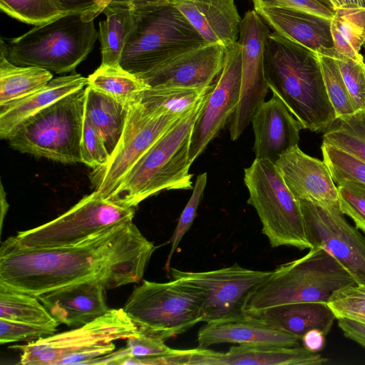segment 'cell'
<instances>
[{"label":"cell","mask_w":365,"mask_h":365,"mask_svg":"<svg viewBox=\"0 0 365 365\" xmlns=\"http://www.w3.org/2000/svg\"><path fill=\"white\" fill-rule=\"evenodd\" d=\"M155 249L133 221L65 247L29 248L7 239L0 248V285L34 296L93 279L113 289L140 282Z\"/></svg>","instance_id":"obj_1"},{"label":"cell","mask_w":365,"mask_h":365,"mask_svg":"<svg viewBox=\"0 0 365 365\" xmlns=\"http://www.w3.org/2000/svg\"><path fill=\"white\" fill-rule=\"evenodd\" d=\"M269 88L286 104L304 129L324 132L336 119L317 53L275 32L264 43Z\"/></svg>","instance_id":"obj_2"},{"label":"cell","mask_w":365,"mask_h":365,"mask_svg":"<svg viewBox=\"0 0 365 365\" xmlns=\"http://www.w3.org/2000/svg\"><path fill=\"white\" fill-rule=\"evenodd\" d=\"M207 44L173 0L132 4V24L120 65L140 76Z\"/></svg>","instance_id":"obj_3"},{"label":"cell","mask_w":365,"mask_h":365,"mask_svg":"<svg viewBox=\"0 0 365 365\" xmlns=\"http://www.w3.org/2000/svg\"><path fill=\"white\" fill-rule=\"evenodd\" d=\"M208 93L135 163L111 200L135 208L143 200L163 190L193 189L192 175L189 173L190 138Z\"/></svg>","instance_id":"obj_4"},{"label":"cell","mask_w":365,"mask_h":365,"mask_svg":"<svg viewBox=\"0 0 365 365\" xmlns=\"http://www.w3.org/2000/svg\"><path fill=\"white\" fill-rule=\"evenodd\" d=\"M356 284L327 251L312 247L301 258L280 264L248 295L245 312L295 302H327L337 289Z\"/></svg>","instance_id":"obj_5"},{"label":"cell","mask_w":365,"mask_h":365,"mask_svg":"<svg viewBox=\"0 0 365 365\" xmlns=\"http://www.w3.org/2000/svg\"><path fill=\"white\" fill-rule=\"evenodd\" d=\"M97 38L93 20H86L81 14H67L35 26L6 43L1 38L0 51L16 66L64 73L74 71L88 56Z\"/></svg>","instance_id":"obj_6"},{"label":"cell","mask_w":365,"mask_h":365,"mask_svg":"<svg viewBox=\"0 0 365 365\" xmlns=\"http://www.w3.org/2000/svg\"><path fill=\"white\" fill-rule=\"evenodd\" d=\"M139 333L123 308L110 309L104 315L74 329L11 348L20 351L22 365L88 364L113 351L114 341Z\"/></svg>","instance_id":"obj_7"},{"label":"cell","mask_w":365,"mask_h":365,"mask_svg":"<svg viewBox=\"0 0 365 365\" xmlns=\"http://www.w3.org/2000/svg\"><path fill=\"white\" fill-rule=\"evenodd\" d=\"M86 88L74 91L19 125L8 138L23 153L61 163H82Z\"/></svg>","instance_id":"obj_8"},{"label":"cell","mask_w":365,"mask_h":365,"mask_svg":"<svg viewBox=\"0 0 365 365\" xmlns=\"http://www.w3.org/2000/svg\"><path fill=\"white\" fill-rule=\"evenodd\" d=\"M203 301L202 293L184 281L143 280L123 308L140 332L166 340L202 322Z\"/></svg>","instance_id":"obj_9"},{"label":"cell","mask_w":365,"mask_h":365,"mask_svg":"<svg viewBox=\"0 0 365 365\" xmlns=\"http://www.w3.org/2000/svg\"><path fill=\"white\" fill-rule=\"evenodd\" d=\"M244 182L249 192L247 203L255 209L271 247L310 249L299 202L275 163L255 158L245 169Z\"/></svg>","instance_id":"obj_10"},{"label":"cell","mask_w":365,"mask_h":365,"mask_svg":"<svg viewBox=\"0 0 365 365\" xmlns=\"http://www.w3.org/2000/svg\"><path fill=\"white\" fill-rule=\"evenodd\" d=\"M135 210L94 190L56 219L8 239L29 248L70 246L119 223L133 221Z\"/></svg>","instance_id":"obj_11"},{"label":"cell","mask_w":365,"mask_h":365,"mask_svg":"<svg viewBox=\"0 0 365 365\" xmlns=\"http://www.w3.org/2000/svg\"><path fill=\"white\" fill-rule=\"evenodd\" d=\"M182 117L149 109L140 101L130 104L108 163L90 175L94 190L110 200L135 163Z\"/></svg>","instance_id":"obj_12"},{"label":"cell","mask_w":365,"mask_h":365,"mask_svg":"<svg viewBox=\"0 0 365 365\" xmlns=\"http://www.w3.org/2000/svg\"><path fill=\"white\" fill-rule=\"evenodd\" d=\"M307 237L312 247L331 254L354 277L365 285V236L348 222L339 202L322 204L298 200Z\"/></svg>","instance_id":"obj_13"},{"label":"cell","mask_w":365,"mask_h":365,"mask_svg":"<svg viewBox=\"0 0 365 365\" xmlns=\"http://www.w3.org/2000/svg\"><path fill=\"white\" fill-rule=\"evenodd\" d=\"M270 273L245 268L237 263L203 272L170 269L172 279L184 281L202 293V322L205 323L244 314L248 295Z\"/></svg>","instance_id":"obj_14"},{"label":"cell","mask_w":365,"mask_h":365,"mask_svg":"<svg viewBox=\"0 0 365 365\" xmlns=\"http://www.w3.org/2000/svg\"><path fill=\"white\" fill-rule=\"evenodd\" d=\"M269 26L253 9L242 19L237 41L242 47L240 96L230 120V134L237 140L268 92L264 67L265 40Z\"/></svg>","instance_id":"obj_15"},{"label":"cell","mask_w":365,"mask_h":365,"mask_svg":"<svg viewBox=\"0 0 365 365\" xmlns=\"http://www.w3.org/2000/svg\"><path fill=\"white\" fill-rule=\"evenodd\" d=\"M241 75L242 47L237 41L225 47L222 70L192 127L189 150L190 163L230 121L240 100Z\"/></svg>","instance_id":"obj_16"},{"label":"cell","mask_w":365,"mask_h":365,"mask_svg":"<svg viewBox=\"0 0 365 365\" xmlns=\"http://www.w3.org/2000/svg\"><path fill=\"white\" fill-rule=\"evenodd\" d=\"M329 361L302 347L233 346L225 352L208 348L174 349L161 357L165 365H322Z\"/></svg>","instance_id":"obj_17"},{"label":"cell","mask_w":365,"mask_h":365,"mask_svg":"<svg viewBox=\"0 0 365 365\" xmlns=\"http://www.w3.org/2000/svg\"><path fill=\"white\" fill-rule=\"evenodd\" d=\"M225 52L224 46L209 43L181 54L138 77L149 87L207 88L219 76Z\"/></svg>","instance_id":"obj_18"},{"label":"cell","mask_w":365,"mask_h":365,"mask_svg":"<svg viewBox=\"0 0 365 365\" xmlns=\"http://www.w3.org/2000/svg\"><path fill=\"white\" fill-rule=\"evenodd\" d=\"M256 158L275 163L291 148L297 145L299 133L304 129L281 98L273 93L262 102L252 115Z\"/></svg>","instance_id":"obj_19"},{"label":"cell","mask_w":365,"mask_h":365,"mask_svg":"<svg viewBox=\"0 0 365 365\" xmlns=\"http://www.w3.org/2000/svg\"><path fill=\"white\" fill-rule=\"evenodd\" d=\"M106 289L104 281L93 279L36 297L59 324L78 327L104 315L110 309L106 302Z\"/></svg>","instance_id":"obj_20"},{"label":"cell","mask_w":365,"mask_h":365,"mask_svg":"<svg viewBox=\"0 0 365 365\" xmlns=\"http://www.w3.org/2000/svg\"><path fill=\"white\" fill-rule=\"evenodd\" d=\"M286 185L297 200L322 204L339 202L337 185L323 160L311 157L295 145L275 163Z\"/></svg>","instance_id":"obj_21"},{"label":"cell","mask_w":365,"mask_h":365,"mask_svg":"<svg viewBox=\"0 0 365 365\" xmlns=\"http://www.w3.org/2000/svg\"><path fill=\"white\" fill-rule=\"evenodd\" d=\"M253 9L274 32L318 54L336 58L331 19L289 7L259 6Z\"/></svg>","instance_id":"obj_22"},{"label":"cell","mask_w":365,"mask_h":365,"mask_svg":"<svg viewBox=\"0 0 365 365\" xmlns=\"http://www.w3.org/2000/svg\"><path fill=\"white\" fill-rule=\"evenodd\" d=\"M301 339L275 329L255 317L245 313L225 320L207 322L197 332L199 348L219 344L279 347L299 346Z\"/></svg>","instance_id":"obj_23"},{"label":"cell","mask_w":365,"mask_h":365,"mask_svg":"<svg viewBox=\"0 0 365 365\" xmlns=\"http://www.w3.org/2000/svg\"><path fill=\"white\" fill-rule=\"evenodd\" d=\"M176 8L208 43L237 41L242 18L235 0H173Z\"/></svg>","instance_id":"obj_24"},{"label":"cell","mask_w":365,"mask_h":365,"mask_svg":"<svg viewBox=\"0 0 365 365\" xmlns=\"http://www.w3.org/2000/svg\"><path fill=\"white\" fill-rule=\"evenodd\" d=\"M88 78L79 73L51 79L37 91L19 100L0 106V137L8 140L25 120L64 96L84 88Z\"/></svg>","instance_id":"obj_25"},{"label":"cell","mask_w":365,"mask_h":365,"mask_svg":"<svg viewBox=\"0 0 365 365\" xmlns=\"http://www.w3.org/2000/svg\"><path fill=\"white\" fill-rule=\"evenodd\" d=\"M250 314L269 327L302 339L317 329L327 335L336 317L327 302H295L267 308Z\"/></svg>","instance_id":"obj_26"},{"label":"cell","mask_w":365,"mask_h":365,"mask_svg":"<svg viewBox=\"0 0 365 365\" xmlns=\"http://www.w3.org/2000/svg\"><path fill=\"white\" fill-rule=\"evenodd\" d=\"M129 106L89 86L86 87L85 117L101 134L110 154L122 135Z\"/></svg>","instance_id":"obj_27"},{"label":"cell","mask_w":365,"mask_h":365,"mask_svg":"<svg viewBox=\"0 0 365 365\" xmlns=\"http://www.w3.org/2000/svg\"><path fill=\"white\" fill-rule=\"evenodd\" d=\"M102 13L106 19L99 23L101 65L120 66L132 24V4L111 1Z\"/></svg>","instance_id":"obj_28"},{"label":"cell","mask_w":365,"mask_h":365,"mask_svg":"<svg viewBox=\"0 0 365 365\" xmlns=\"http://www.w3.org/2000/svg\"><path fill=\"white\" fill-rule=\"evenodd\" d=\"M51 79V72L36 66H16L0 51V106L37 91Z\"/></svg>","instance_id":"obj_29"},{"label":"cell","mask_w":365,"mask_h":365,"mask_svg":"<svg viewBox=\"0 0 365 365\" xmlns=\"http://www.w3.org/2000/svg\"><path fill=\"white\" fill-rule=\"evenodd\" d=\"M87 78V86L126 105L140 101L144 91L150 88L141 78L120 65H101Z\"/></svg>","instance_id":"obj_30"},{"label":"cell","mask_w":365,"mask_h":365,"mask_svg":"<svg viewBox=\"0 0 365 365\" xmlns=\"http://www.w3.org/2000/svg\"><path fill=\"white\" fill-rule=\"evenodd\" d=\"M334 48L338 56L364 61L360 53L365 40V11L340 8L331 19Z\"/></svg>","instance_id":"obj_31"},{"label":"cell","mask_w":365,"mask_h":365,"mask_svg":"<svg viewBox=\"0 0 365 365\" xmlns=\"http://www.w3.org/2000/svg\"><path fill=\"white\" fill-rule=\"evenodd\" d=\"M0 319L58 329L60 324L36 296L0 285Z\"/></svg>","instance_id":"obj_32"},{"label":"cell","mask_w":365,"mask_h":365,"mask_svg":"<svg viewBox=\"0 0 365 365\" xmlns=\"http://www.w3.org/2000/svg\"><path fill=\"white\" fill-rule=\"evenodd\" d=\"M212 86L202 88L150 87L142 94L140 102L146 108L162 113L183 116L200 103Z\"/></svg>","instance_id":"obj_33"},{"label":"cell","mask_w":365,"mask_h":365,"mask_svg":"<svg viewBox=\"0 0 365 365\" xmlns=\"http://www.w3.org/2000/svg\"><path fill=\"white\" fill-rule=\"evenodd\" d=\"M322 143L342 150L365 163V110L336 118L324 132Z\"/></svg>","instance_id":"obj_34"},{"label":"cell","mask_w":365,"mask_h":365,"mask_svg":"<svg viewBox=\"0 0 365 365\" xmlns=\"http://www.w3.org/2000/svg\"><path fill=\"white\" fill-rule=\"evenodd\" d=\"M326 91L336 118L357 112L345 85L335 58L318 54Z\"/></svg>","instance_id":"obj_35"},{"label":"cell","mask_w":365,"mask_h":365,"mask_svg":"<svg viewBox=\"0 0 365 365\" xmlns=\"http://www.w3.org/2000/svg\"><path fill=\"white\" fill-rule=\"evenodd\" d=\"M0 9L14 19L35 26L65 15L52 0H0Z\"/></svg>","instance_id":"obj_36"},{"label":"cell","mask_w":365,"mask_h":365,"mask_svg":"<svg viewBox=\"0 0 365 365\" xmlns=\"http://www.w3.org/2000/svg\"><path fill=\"white\" fill-rule=\"evenodd\" d=\"M323 161L327 165L336 185L351 180L365 185V163L342 150L322 144Z\"/></svg>","instance_id":"obj_37"},{"label":"cell","mask_w":365,"mask_h":365,"mask_svg":"<svg viewBox=\"0 0 365 365\" xmlns=\"http://www.w3.org/2000/svg\"><path fill=\"white\" fill-rule=\"evenodd\" d=\"M327 304L336 319L346 318L365 324V285L355 284L336 290Z\"/></svg>","instance_id":"obj_38"},{"label":"cell","mask_w":365,"mask_h":365,"mask_svg":"<svg viewBox=\"0 0 365 365\" xmlns=\"http://www.w3.org/2000/svg\"><path fill=\"white\" fill-rule=\"evenodd\" d=\"M336 185L341 212L365 234V185L355 180H343Z\"/></svg>","instance_id":"obj_39"},{"label":"cell","mask_w":365,"mask_h":365,"mask_svg":"<svg viewBox=\"0 0 365 365\" xmlns=\"http://www.w3.org/2000/svg\"><path fill=\"white\" fill-rule=\"evenodd\" d=\"M335 58L356 110H365V61L342 56Z\"/></svg>","instance_id":"obj_40"},{"label":"cell","mask_w":365,"mask_h":365,"mask_svg":"<svg viewBox=\"0 0 365 365\" xmlns=\"http://www.w3.org/2000/svg\"><path fill=\"white\" fill-rule=\"evenodd\" d=\"M207 175L206 173L199 175L197 177L195 185L192 189V195L188 200L185 207L182 212L176 228L170 240L171 249L168 256L166 269H170V262L180 244L182 237L190 229L196 217L197 210L200 200L202 198L204 190L207 184Z\"/></svg>","instance_id":"obj_41"},{"label":"cell","mask_w":365,"mask_h":365,"mask_svg":"<svg viewBox=\"0 0 365 365\" xmlns=\"http://www.w3.org/2000/svg\"><path fill=\"white\" fill-rule=\"evenodd\" d=\"M110 156L102 136L85 117L81 139L82 163L96 169L105 166Z\"/></svg>","instance_id":"obj_42"},{"label":"cell","mask_w":365,"mask_h":365,"mask_svg":"<svg viewBox=\"0 0 365 365\" xmlns=\"http://www.w3.org/2000/svg\"><path fill=\"white\" fill-rule=\"evenodd\" d=\"M56 331V328L0 319V344L35 341Z\"/></svg>","instance_id":"obj_43"},{"label":"cell","mask_w":365,"mask_h":365,"mask_svg":"<svg viewBox=\"0 0 365 365\" xmlns=\"http://www.w3.org/2000/svg\"><path fill=\"white\" fill-rule=\"evenodd\" d=\"M253 8L259 6L289 7L331 19L335 11L319 0H250Z\"/></svg>","instance_id":"obj_44"},{"label":"cell","mask_w":365,"mask_h":365,"mask_svg":"<svg viewBox=\"0 0 365 365\" xmlns=\"http://www.w3.org/2000/svg\"><path fill=\"white\" fill-rule=\"evenodd\" d=\"M64 14H81L88 21H93L103 12L110 0H52Z\"/></svg>","instance_id":"obj_45"},{"label":"cell","mask_w":365,"mask_h":365,"mask_svg":"<svg viewBox=\"0 0 365 365\" xmlns=\"http://www.w3.org/2000/svg\"><path fill=\"white\" fill-rule=\"evenodd\" d=\"M336 319L344 335L365 349V324L346 318Z\"/></svg>","instance_id":"obj_46"},{"label":"cell","mask_w":365,"mask_h":365,"mask_svg":"<svg viewBox=\"0 0 365 365\" xmlns=\"http://www.w3.org/2000/svg\"><path fill=\"white\" fill-rule=\"evenodd\" d=\"M325 336L320 330L314 329L307 331L301 340L304 348L310 351L317 352L324 347Z\"/></svg>","instance_id":"obj_47"},{"label":"cell","mask_w":365,"mask_h":365,"mask_svg":"<svg viewBox=\"0 0 365 365\" xmlns=\"http://www.w3.org/2000/svg\"><path fill=\"white\" fill-rule=\"evenodd\" d=\"M341 8L365 11V0H337Z\"/></svg>","instance_id":"obj_48"},{"label":"cell","mask_w":365,"mask_h":365,"mask_svg":"<svg viewBox=\"0 0 365 365\" xmlns=\"http://www.w3.org/2000/svg\"><path fill=\"white\" fill-rule=\"evenodd\" d=\"M1 230L3 227L4 219L9 208V204L6 198V192L4 190L2 184L1 185Z\"/></svg>","instance_id":"obj_49"},{"label":"cell","mask_w":365,"mask_h":365,"mask_svg":"<svg viewBox=\"0 0 365 365\" xmlns=\"http://www.w3.org/2000/svg\"><path fill=\"white\" fill-rule=\"evenodd\" d=\"M169 1V0H110V2L115 1V2L128 3V4H136V3H147V2H158V1Z\"/></svg>","instance_id":"obj_50"},{"label":"cell","mask_w":365,"mask_h":365,"mask_svg":"<svg viewBox=\"0 0 365 365\" xmlns=\"http://www.w3.org/2000/svg\"><path fill=\"white\" fill-rule=\"evenodd\" d=\"M329 8L336 11V9H340L341 6L337 0H319Z\"/></svg>","instance_id":"obj_51"},{"label":"cell","mask_w":365,"mask_h":365,"mask_svg":"<svg viewBox=\"0 0 365 365\" xmlns=\"http://www.w3.org/2000/svg\"><path fill=\"white\" fill-rule=\"evenodd\" d=\"M363 47H364V48L365 50V40H364V44H363Z\"/></svg>","instance_id":"obj_52"},{"label":"cell","mask_w":365,"mask_h":365,"mask_svg":"<svg viewBox=\"0 0 365 365\" xmlns=\"http://www.w3.org/2000/svg\"><path fill=\"white\" fill-rule=\"evenodd\" d=\"M364 70H365V66H364Z\"/></svg>","instance_id":"obj_53"}]
</instances>
